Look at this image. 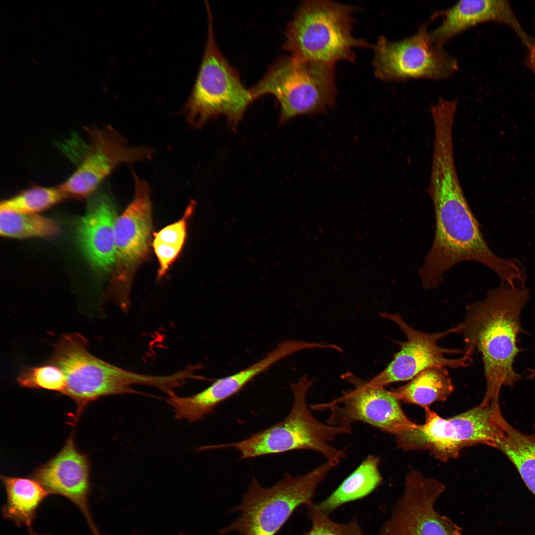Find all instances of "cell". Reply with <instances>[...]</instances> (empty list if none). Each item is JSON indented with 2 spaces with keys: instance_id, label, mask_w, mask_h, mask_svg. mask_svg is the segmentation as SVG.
Segmentation results:
<instances>
[{
  "instance_id": "obj_30",
  "label": "cell",
  "mask_w": 535,
  "mask_h": 535,
  "mask_svg": "<svg viewBox=\"0 0 535 535\" xmlns=\"http://www.w3.org/2000/svg\"><path fill=\"white\" fill-rule=\"evenodd\" d=\"M528 49L529 52L527 59V65L535 75V40Z\"/></svg>"
},
{
  "instance_id": "obj_24",
  "label": "cell",
  "mask_w": 535,
  "mask_h": 535,
  "mask_svg": "<svg viewBox=\"0 0 535 535\" xmlns=\"http://www.w3.org/2000/svg\"><path fill=\"white\" fill-rule=\"evenodd\" d=\"M0 233L8 237H48L57 233L58 225L36 214L0 209Z\"/></svg>"
},
{
  "instance_id": "obj_27",
  "label": "cell",
  "mask_w": 535,
  "mask_h": 535,
  "mask_svg": "<svg viewBox=\"0 0 535 535\" xmlns=\"http://www.w3.org/2000/svg\"><path fill=\"white\" fill-rule=\"evenodd\" d=\"M306 506L311 528L304 535H364L357 519L346 523H337L320 510L317 504L312 502Z\"/></svg>"
},
{
  "instance_id": "obj_11",
  "label": "cell",
  "mask_w": 535,
  "mask_h": 535,
  "mask_svg": "<svg viewBox=\"0 0 535 535\" xmlns=\"http://www.w3.org/2000/svg\"><path fill=\"white\" fill-rule=\"evenodd\" d=\"M382 317L396 323L406 337L405 341L397 343L400 350L392 360L382 371L368 381L371 386L383 387L390 383L410 380L423 371L434 366L458 368L468 366L471 363L474 352L465 348H443L438 344L439 340L456 333V326L445 331L428 333L419 331L410 326L400 315L381 313Z\"/></svg>"
},
{
  "instance_id": "obj_20",
  "label": "cell",
  "mask_w": 535,
  "mask_h": 535,
  "mask_svg": "<svg viewBox=\"0 0 535 535\" xmlns=\"http://www.w3.org/2000/svg\"><path fill=\"white\" fill-rule=\"evenodd\" d=\"M6 500L2 507L3 518L17 527L31 528L40 506L50 495L36 480L1 475Z\"/></svg>"
},
{
  "instance_id": "obj_16",
  "label": "cell",
  "mask_w": 535,
  "mask_h": 535,
  "mask_svg": "<svg viewBox=\"0 0 535 535\" xmlns=\"http://www.w3.org/2000/svg\"><path fill=\"white\" fill-rule=\"evenodd\" d=\"M89 477L87 456L76 447L72 432L60 451L36 468L31 478L37 481L50 494H58L69 500L83 515L92 535H102L90 509Z\"/></svg>"
},
{
  "instance_id": "obj_29",
  "label": "cell",
  "mask_w": 535,
  "mask_h": 535,
  "mask_svg": "<svg viewBox=\"0 0 535 535\" xmlns=\"http://www.w3.org/2000/svg\"><path fill=\"white\" fill-rule=\"evenodd\" d=\"M153 247L159 263L158 277H162L168 270L170 265L179 255L182 248L154 240Z\"/></svg>"
},
{
  "instance_id": "obj_31",
  "label": "cell",
  "mask_w": 535,
  "mask_h": 535,
  "mask_svg": "<svg viewBox=\"0 0 535 535\" xmlns=\"http://www.w3.org/2000/svg\"><path fill=\"white\" fill-rule=\"evenodd\" d=\"M28 535H50L48 534H39L34 531L31 528L29 529V532Z\"/></svg>"
},
{
  "instance_id": "obj_7",
  "label": "cell",
  "mask_w": 535,
  "mask_h": 535,
  "mask_svg": "<svg viewBox=\"0 0 535 535\" xmlns=\"http://www.w3.org/2000/svg\"><path fill=\"white\" fill-rule=\"evenodd\" d=\"M338 464L326 460L300 476L286 474L274 485L262 486L254 478L241 502L232 509L239 516L218 535L237 531L239 535H275L295 511L312 502L319 485Z\"/></svg>"
},
{
  "instance_id": "obj_6",
  "label": "cell",
  "mask_w": 535,
  "mask_h": 535,
  "mask_svg": "<svg viewBox=\"0 0 535 535\" xmlns=\"http://www.w3.org/2000/svg\"><path fill=\"white\" fill-rule=\"evenodd\" d=\"M426 419L413 430L396 436L403 450H428L436 459L446 462L458 457L465 448L478 444L496 448L507 423L499 403L484 404L458 415L443 418L429 407Z\"/></svg>"
},
{
  "instance_id": "obj_13",
  "label": "cell",
  "mask_w": 535,
  "mask_h": 535,
  "mask_svg": "<svg viewBox=\"0 0 535 535\" xmlns=\"http://www.w3.org/2000/svg\"><path fill=\"white\" fill-rule=\"evenodd\" d=\"M445 489L439 481L412 470L407 475L403 494L379 535H463L460 529L435 510Z\"/></svg>"
},
{
  "instance_id": "obj_5",
  "label": "cell",
  "mask_w": 535,
  "mask_h": 535,
  "mask_svg": "<svg viewBox=\"0 0 535 535\" xmlns=\"http://www.w3.org/2000/svg\"><path fill=\"white\" fill-rule=\"evenodd\" d=\"M311 385L312 381L307 376L291 385L292 406L288 415L279 423L246 439L208 446V449L233 447L239 452L242 459L294 450H311L321 454L326 460L339 463L345 453L331 443L337 436L351 433V428L325 424L313 416L306 403Z\"/></svg>"
},
{
  "instance_id": "obj_1",
  "label": "cell",
  "mask_w": 535,
  "mask_h": 535,
  "mask_svg": "<svg viewBox=\"0 0 535 535\" xmlns=\"http://www.w3.org/2000/svg\"><path fill=\"white\" fill-rule=\"evenodd\" d=\"M427 191L434 209L435 230L419 270L424 288L439 286L446 271L465 261L485 266L501 282L514 286L526 282V269L518 259L499 257L487 245L463 191L452 155L433 158Z\"/></svg>"
},
{
  "instance_id": "obj_10",
  "label": "cell",
  "mask_w": 535,
  "mask_h": 535,
  "mask_svg": "<svg viewBox=\"0 0 535 535\" xmlns=\"http://www.w3.org/2000/svg\"><path fill=\"white\" fill-rule=\"evenodd\" d=\"M430 19L421 24L414 34L397 40L379 37L374 45L373 67L375 76L383 81L411 79L443 80L458 70L457 59L431 40Z\"/></svg>"
},
{
  "instance_id": "obj_23",
  "label": "cell",
  "mask_w": 535,
  "mask_h": 535,
  "mask_svg": "<svg viewBox=\"0 0 535 535\" xmlns=\"http://www.w3.org/2000/svg\"><path fill=\"white\" fill-rule=\"evenodd\" d=\"M496 448L515 466L528 488L535 495V425L531 434L505 426Z\"/></svg>"
},
{
  "instance_id": "obj_8",
  "label": "cell",
  "mask_w": 535,
  "mask_h": 535,
  "mask_svg": "<svg viewBox=\"0 0 535 535\" xmlns=\"http://www.w3.org/2000/svg\"><path fill=\"white\" fill-rule=\"evenodd\" d=\"M205 5L207 38L198 73L184 107L185 118L190 125L199 128L211 118L224 115L234 129L254 99L219 50L211 9L208 2Z\"/></svg>"
},
{
  "instance_id": "obj_3",
  "label": "cell",
  "mask_w": 535,
  "mask_h": 535,
  "mask_svg": "<svg viewBox=\"0 0 535 535\" xmlns=\"http://www.w3.org/2000/svg\"><path fill=\"white\" fill-rule=\"evenodd\" d=\"M48 363L63 372L66 385L62 394L76 403V418L85 407L97 399L124 393L143 394L133 388L135 385L156 387L163 392L170 387L168 375L139 374L114 366L93 355L88 350V341L77 332L63 334L54 344Z\"/></svg>"
},
{
  "instance_id": "obj_22",
  "label": "cell",
  "mask_w": 535,
  "mask_h": 535,
  "mask_svg": "<svg viewBox=\"0 0 535 535\" xmlns=\"http://www.w3.org/2000/svg\"><path fill=\"white\" fill-rule=\"evenodd\" d=\"M378 459L369 456L327 498L317 506L328 514L342 505L371 493L382 482Z\"/></svg>"
},
{
  "instance_id": "obj_17",
  "label": "cell",
  "mask_w": 535,
  "mask_h": 535,
  "mask_svg": "<svg viewBox=\"0 0 535 535\" xmlns=\"http://www.w3.org/2000/svg\"><path fill=\"white\" fill-rule=\"evenodd\" d=\"M132 175L133 199L114 221L116 261L126 268L136 265L146 257L152 228L150 186L135 172Z\"/></svg>"
},
{
  "instance_id": "obj_25",
  "label": "cell",
  "mask_w": 535,
  "mask_h": 535,
  "mask_svg": "<svg viewBox=\"0 0 535 535\" xmlns=\"http://www.w3.org/2000/svg\"><path fill=\"white\" fill-rule=\"evenodd\" d=\"M68 196L59 186H35L1 202L0 209L36 214L62 201Z\"/></svg>"
},
{
  "instance_id": "obj_28",
  "label": "cell",
  "mask_w": 535,
  "mask_h": 535,
  "mask_svg": "<svg viewBox=\"0 0 535 535\" xmlns=\"http://www.w3.org/2000/svg\"><path fill=\"white\" fill-rule=\"evenodd\" d=\"M194 208V203L192 202L179 220L154 233V240L183 247L186 237L187 222L193 213Z\"/></svg>"
},
{
  "instance_id": "obj_9",
  "label": "cell",
  "mask_w": 535,
  "mask_h": 535,
  "mask_svg": "<svg viewBox=\"0 0 535 535\" xmlns=\"http://www.w3.org/2000/svg\"><path fill=\"white\" fill-rule=\"evenodd\" d=\"M250 91L254 100L268 95L276 97L281 123L300 115L324 112L335 103L334 65L281 57Z\"/></svg>"
},
{
  "instance_id": "obj_19",
  "label": "cell",
  "mask_w": 535,
  "mask_h": 535,
  "mask_svg": "<svg viewBox=\"0 0 535 535\" xmlns=\"http://www.w3.org/2000/svg\"><path fill=\"white\" fill-rule=\"evenodd\" d=\"M115 220L110 201L98 194L90 201L87 212L78 225L80 247L90 263L100 269H109L116 261Z\"/></svg>"
},
{
  "instance_id": "obj_14",
  "label": "cell",
  "mask_w": 535,
  "mask_h": 535,
  "mask_svg": "<svg viewBox=\"0 0 535 535\" xmlns=\"http://www.w3.org/2000/svg\"><path fill=\"white\" fill-rule=\"evenodd\" d=\"M88 142L71 176L59 186L68 196L87 197L119 165L151 159L153 152L145 147L131 146L112 127L86 130Z\"/></svg>"
},
{
  "instance_id": "obj_15",
  "label": "cell",
  "mask_w": 535,
  "mask_h": 535,
  "mask_svg": "<svg viewBox=\"0 0 535 535\" xmlns=\"http://www.w3.org/2000/svg\"><path fill=\"white\" fill-rule=\"evenodd\" d=\"M301 340H288L277 345L262 359L229 375L217 379L202 391L189 396L181 397L175 393L168 396L166 402L179 420L196 422L214 412L220 403L232 397L257 376L272 365L298 351L304 349Z\"/></svg>"
},
{
  "instance_id": "obj_2",
  "label": "cell",
  "mask_w": 535,
  "mask_h": 535,
  "mask_svg": "<svg viewBox=\"0 0 535 535\" xmlns=\"http://www.w3.org/2000/svg\"><path fill=\"white\" fill-rule=\"evenodd\" d=\"M530 290L501 282L488 290L485 298L467 306L456 333L464 338L466 348L478 350L482 356L486 390L483 404L499 403L503 386L512 387L522 375L514 362L523 349L518 336L524 332L521 321Z\"/></svg>"
},
{
  "instance_id": "obj_18",
  "label": "cell",
  "mask_w": 535,
  "mask_h": 535,
  "mask_svg": "<svg viewBox=\"0 0 535 535\" xmlns=\"http://www.w3.org/2000/svg\"><path fill=\"white\" fill-rule=\"evenodd\" d=\"M433 15L435 18L443 17L440 24L429 31L432 41L439 45L443 46L451 38L471 27L489 21L511 27L528 48L533 41L523 29L508 0H461Z\"/></svg>"
},
{
  "instance_id": "obj_12",
  "label": "cell",
  "mask_w": 535,
  "mask_h": 535,
  "mask_svg": "<svg viewBox=\"0 0 535 535\" xmlns=\"http://www.w3.org/2000/svg\"><path fill=\"white\" fill-rule=\"evenodd\" d=\"M345 377L354 384L353 389L329 403L311 406L316 410L329 409L327 424L352 428V424L361 422L395 436L417 427L389 391L368 385L350 374Z\"/></svg>"
},
{
  "instance_id": "obj_4",
  "label": "cell",
  "mask_w": 535,
  "mask_h": 535,
  "mask_svg": "<svg viewBox=\"0 0 535 535\" xmlns=\"http://www.w3.org/2000/svg\"><path fill=\"white\" fill-rule=\"evenodd\" d=\"M354 9L331 0L302 1L286 30L284 48L299 61L353 62L356 48L374 47L353 36Z\"/></svg>"
},
{
  "instance_id": "obj_21",
  "label": "cell",
  "mask_w": 535,
  "mask_h": 535,
  "mask_svg": "<svg viewBox=\"0 0 535 535\" xmlns=\"http://www.w3.org/2000/svg\"><path fill=\"white\" fill-rule=\"evenodd\" d=\"M454 390L447 368L434 366L420 372L409 382L389 390L398 401L424 409L445 401Z\"/></svg>"
},
{
  "instance_id": "obj_26",
  "label": "cell",
  "mask_w": 535,
  "mask_h": 535,
  "mask_svg": "<svg viewBox=\"0 0 535 535\" xmlns=\"http://www.w3.org/2000/svg\"><path fill=\"white\" fill-rule=\"evenodd\" d=\"M17 381L22 387L44 389L62 393L66 380L62 371L50 363L36 366H27L19 373Z\"/></svg>"
}]
</instances>
